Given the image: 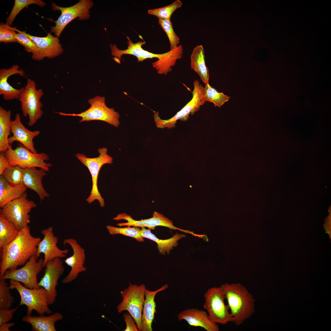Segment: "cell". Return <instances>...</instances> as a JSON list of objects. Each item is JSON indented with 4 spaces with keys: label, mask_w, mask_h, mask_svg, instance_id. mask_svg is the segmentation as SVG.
Instances as JSON below:
<instances>
[{
    "label": "cell",
    "mask_w": 331,
    "mask_h": 331,
    "mask_svg": "<svg viewBox=\"0 0 331 331\" xmlns=\"http://www.w3.org/2000/svg\"><path fill=\"white\" fill-rule=\"evenodd\" d=\"M63 244H67L71 247L73 254L64 261L65 263L71 268L68 274L62 281V283L67 284L76 280L79 274L86 272L87 268L84 266L86 255L84 249L81 247L77 241L73 238L64 239Z\"/></svg>",
    "instance_id": "obj_17"
},
{
    "label": "cell",
    "mask_w": 331,
    "mask_h": 331,
    "mask_svg": "<svg viewBox=\"0 0 331 331\" xmlns=\"http://www.w3.org/2000/svg\"><path fill=\"white\" fill-rule=\"evenodd\" d=\"M183 54V47L181 45H179L164 53L160 58L152 63V66L158 74L166 75L172 71V67L175 65L177 60L182 58Z\"/></svg>",
    "instance_id": "obj_26"
},
{
    "label": "cell",
    "mask_w": 331,
    "mask_h": 331,
    "mask_svg": "<svg viewBox=\"0 0 331 331\" xmlns=\"http://www.w3.org/2000/svg\"><path fill=\"white\" fill-rule=\"evenodd\" d=\"M99 155L97 157H87L83 154L77 153L75 156L88 169L92 177V186L89 196L86 200L91 204L95 200H97L101 207L105 206L104 200L101 196L98 190L97 179L100 170L102 166L106 164H111L113 163V158L107 154L108 150L105 147L99 148L98 150Z\"/></svg>",
    "instance_id": "obj_9"
},
{
    "label": "cell",
    "mask_w": 331,
    "mask_h": 331,
    "mask_svg": "<svg viewBox=\"0 0 331 331\" xmlns=\"http://www.w3.org/2000/svg\"><path fill=\"white\" fill-rule=\"evenodd\" d=\"M40 315L33 316L27 314L23 317L22 321L30 324L33 331H56L55 323L63 317L62 314L59 312L47 316Z\"/></svg>",
    "instance_id": "obj_25"
},
{
    "label": "cell",
    "mask_w": 331,
    "mask_h": 331,
    "mask_svg": "<svg viewBox=\"0 0 331 331\" xmlns=\"http://www.w3.org/2000/svg\"><path fill=\"white\" fill-rule=\"evenodd\" d=\"M6 280L0 279V308L9 309L12 306L14 298Z\"/></svg>",
    "instance_id": "obj_38"
},
{
    "label": "cell",
    "mask_w": 331,
    "mask_h": 331,
    "mask_svg": "<svg viewBox=\"0 0 331 331\" xmlns=\"http://www.w3.org/2000/svg\"><path fill=\"white\" fill-rule=\"evenodd\" d=\"M13 36L17 42L22 45L27 52L33 54L36 52L38 48L36 44L29 38L22 33L15 32Z\"/></svg>",
    "instance_id": "obj_39"
},
{
    "label": "cell",
    "mask_w": 331,
    "mask_h": 331,
    "mask_svg": "<svg viewBox=\"0 0 331 331\" xmlns=\"http://www.w3.org/2000/svg\"><path fill=\"white\" fill-rule=\"evenodd\" d=\"M23 183L16 186L10 184L2 175H0V207L21 197L27 190Z\"/></svg>",
    "instance_id": "obj_28"
},
{
    "label": "cell",
    "mask_w": 331,
    "mask_h": 331,
    "mask_svg": "<svg viewBox=\"0 0 331 331\" xmlns=\"http://www.w3.org/2000/svg\"><path fill=\"white\" fill-rule=\"evenodd\" d=\"M106 229L110 235L121 234L126 236L131 237L135 238L137 241L142 242L144 239L140 234L141 229L138 227L130 226L124 227H119L108 225L106 226Z\"/></svg>",
    "instance_id": "obj_35"
},
{
    "label": "cell",
    "mask_w": 331,
    "mask_h": 331,
    "mask_svg": "<svg viewBox=\"0 0 331 331\" xmlns=\"http://www.w3.org/2000/svg\"><path fill=\"white\" fill-rule=\"evenodd\" d=\"M19 231L14 223L0 214V249L14 240Z\"/></svg>",
    "instance_id": "obj_31"
},
{
    "label": "cell",
    "mask_w": 331,
    "mask_h": 331,
    "mask_svg": "<svg viewBox=\"0 0 331 331\" xmlns=\"http://www.w3.org/2000/svg\"><path fill=\"white\" fill-rule=\"evenodd\" d=\"M183 4L180 0H176L166 6L157 8L150 9L148 10L149 14L155 16L158 19H170L174 11L181 8Z\"/></svg>",
    "instance_id": "obj_33"
},
{
    "label": "cell",
    "mask_w": 331,
    "mask_h": 331,
    "mask_svg": "<svg viewBox=\"0 0 331 331\" xmlns=\"http://www.w3.org/2000/svg\"><path fill=\"white\" fill-rule=\"evenodd\" d=\"M9 159L4 152L0 154V175H2L4 171L10 167Z\"/></svg>",
    "instance_id": "obj_43"
},
{
    "label": "cell",
    "mask_w": 331,
    "mask_h": 331,
    "mask_svg": "<svg viewBox=\"0 0 331 331\" xmlns=\"http://www.w3.org/2000/svg\"><path fill=\"white\" fill-rule=\"evenodd\" d=\"M179 321L185 320L190 325L200 327L207 331H219L217 323L212 321L205 311L196 308L188 309L179 313L177 316Z\"/></svg>",
    "instance_id": "obj_20"
},
{
    "label": "cell",
    "mask_w": 331,
    "mask_h": 331,
    "mask_svg": "<svg viewBox=\"0 0 331 331\" xmlns=\"http://www.w3.org/2000/svg\"><path fill=\"white\" fill-rule=\"evenodd\" d=\"M127 38L128 46L125 50L118 49L115 44L110 45L112 55L119 59H121V56L124 55H130L135 56L137 57L138 62H140L147 59L157 58L158 59L164 55V53H154L143 49L142 46L146 44L144 41H138L134 43L128 36H127Z\"/></svg>",
    "instance_id": "obj_21"
},
{
    "label": "cell",
    "mask_w": 331,
    "mask_h": 331,
    "mask_svg": "<svg viewBox=\"0 0 331 331\" xmlns=\"http://www.w3.org/2000/svg\"><path fill=\"white\" fill-rule=\"evenodd\" d=\"M23 183L27 188L35 192L38 195L41 202L49 196V194L44 188L42 181L46 175L44 170L33 167L23 169Z\"/></svg>",
    "instance_id": "obj_23"
},
{
    "label": "cell",
    "mask_w": 331,
    "mask_h": 331,
    "mask_svg": "<svg viewBox=\"0 0 331 331\" xmlns=\"http://www.w3.org/2000/svg\"><path fill=\"white\" fill-rule=\"evenodd\" d=\"M15 325L14 323L6 322L0 325V331H10V328Z\"/></svg>",
    "instance_id": "obj_44"
},
{
    "label": "cell",
    "mask_w": 331,
    "mask_h": 331,
    "mask_svg": "<svg viewBox=\"0 0 331 331\" xmlns=\"http://www.w3.org/2000/svg\"><path fill=\"white\" fill-rule=\"evenodd\" d=\"M11 112L0 107V152H6L9 148V136L11 132Z\"/></svg>",
    "instance_id": "obj_30"
},
{
    "label": "cell",
    "mask_w": 331,
    "mask_h": 331,
    "mask_svg": "<svg viewBox=\"0 0 331 331\" xmlns=\"http://www.w3.org/2000/svg\"><path fill=\"white\" fill-rule=\"evenodd\" d=\"M43 95V89H37L36 82L28 79L18 100L21 103L23 116H28L29 127L33 126L42 116L44 112L40 99Z\"/></svg>",
    "instance_id": "obj_4"
},
{
    "label": "cell",
    "mask_w": 331,
    "mask_h": 331,
    "mask_svg": "<svg viewBox=\"0 0 331 331\" xmlns=\"http://www.w3.org/2000/svg\"><path fill=\"white\" fill-rule=\"evenodd\" d=\"M116 221L124 219L127 222L125 223H119L117 225L120 226H134L138 227H147L150 230H154L157 226H161L167 227L170 229L179 230L184 233H189L195 236L196 234L192 231L182 230L175 226L172 221L165 217L162 214L154 211L153 217L147 219L136 220L133 219L130 215L126 213L119 214L114 218Z\"/></svg>",
    "instance_id": "obj_16"
},
{
    "label": "cell",
    "mask_w": 331,
    "mask_h": 331,
    "mask_svg": "<svg viewBox=\"0 0 331 331\" xmlns=\"http://www.w3.org/2000/svg\"><path fill=\"white\" fill-rule=\"evenodd\" d=\"M11 290L15 289L19 293L21 300L19 305H25L27 307V314L31 315L33 310L40 315L52 313L48 306V295L45 289L40 287L38 289L26 288L19 282L10 280L9 286Z\"/></svg>",
    "instance_id": "obj_3"
},
{
    "label": "cell",
    "mask_w": 331,
    "mask_h": 331,
    "mask_svg": "<svg viewBox=\"0 0 331 331\" xmlns=\"http://www.w3.org/2000/svg\"><path fill=\"white\" fill-rule=\"evenodd\" d=\"M158 24L166 34L170 43V50L179 45L180 39L175 32L170 19H158Z\"/></svg>",
    "instance_id": "obj_37"
},
{
    "label": "cell",
    "mask_w": 331,
    "mask_h": 331,
    "mask_svg": "<svg viewBox=\"0 0 331 331\" xmlns=\"http://www.w3.org/2000/svg\"><path fill=\"white\" fill-rule=\"evenodd\" d=\"M140 234L143 238H146L155 242L160 253L165 255L166 253L169 254L170 251L178 245V241L185 238L186 235L183 234L176 233L172 238L167 239H160L151 232L150 229L141 228Z\"/></svg>",
    "instance_id": "obj_29"
},
{
    "label": "cell",
    "mask_w": 331,
    "mask_h": 331,
    "mask_svg": "<svg viewBox=\"0 0 331 331\" xmlns=\"http://www.w3.org/2000/svg\"><path fill=\"white\" fill-rule=\"evenodd\" d=\"M224 292L233 321L237 326L242 324L255 311V299L240 283H225L221 286Z\"/></svg>",
    "instance_id": "obj_2"
},
{
    "label": "cell",
    "mask_w": 331,
    "mask_h": 331,
    "mask_svg": "<svg viewBox=\"0 0 331 331\" xmlns=\"http://www.w3.org/2000/svg\"><path fill=\"white\" fill-rule=\"evenodd\" d=\"M41 240L40 238L32 235L28 226L21 230L14 240L0 249V277L7 270L23 266L32 256H35Z\"/></svg>",
    "instance_id": "obj_1"
},
{
    "label": "cell",
    "mask_w": 331,
    "mask_h": 331,
    "mask_svg": "<svg viewBox=\"0 0 331 331\" xmlns=\"http://www.w3.org/2000/svg\"><path fill=\"white\" fill-rule=\"evenodd\" d=\"M146 289L143 284H130L120 292L123 299L116 308L119 313L127 311L135 320L139 331H142V315Z\"/></svg>",
    "instance_id": "obj_6"
},
{
    "label": "cell",
    "mask_w": 331,
    "mask_h": 331,
    "mask_svg": "<svg viewBox=\"0 0 331 331\" xmlns=\"http://www.w3.org/2000/svg\"><path fill=\"white\" fill-rule=\"evenodd\" d=\"M13 29L15 31L26 36L37 46V51L31 56L32 58L35 60L41 61L45 58H53L60 55L63 52V49L59 43L58 38L53 36L51 33H48L45 37H39L27 34L25 31H21L15 28Z\"/></svg>",
    "instance_id": "obj_15"
},
{
    "label": "cell",
    "mask_w": 331,
    "mask_h": 331,
    "mask_svg": "<svg viewBox=\"0 0 331 331\" xmlns=\"http://www.w3.org/2000/svg\"><path fill=\"white\" fill-rule=\"evenodd\" d=\"M36 206L35 202L27 198L26 192L20 197L7 204L0 210V214L14 223L20 230L30 223L29 213Z\"/></svg>",
    "instance_id": "obj_12"
},
{
    "label": "cell",
    "mask_w": 331,
    "mask_h": 331,
    "mask_svg": "<svg viewBox=\"0 0 331 331\" xmlns=\"http://www.w3.org/2000/svg\"><path fill=\"white\" fill-rule=\"evenodd\" d=\"M124 320L126 323V328L124 331H138L135 321L129 312L123 314Z\"/></svg>",
    "instance_id": "obj_42"
},
{
    "label": "cell",
    "mask_w": 331,
    "mask_h": 331,
    "mask_svg": "<svg viewBox=\"0 0 331 331\" xmlns=\"http://www.w3.org/2000/svg\"><path fill=\"white\" fill-rule=\"evenodd\" d=\"M44 267V274L38 282V284L47 291L49 305L54 303L56 300L57 296L56 287L58 280L64 272L65 269L63 261L59 257L48 261Z\"/></svg>",
    "instance_id": "obj_14"
},
{
    "label": "cell",
    "mask_w": 331,
    "mask_h": 331,
    "mask_svg": "<svg viewBox=\"0 0 331 331\" xmlns=\"http://www.w3.org/2000/svg\"><path fill=\"white\" fill-rule=\"evenodd\" d=\"M41 233L44 235V238L38 245L37 252L35 256L38 260L41 253L44 254L43 266L44 267L48 261L56 258H61L66 257L69 250L61 249L58 247V238L55 235L52 226L43 229Z\"/></svg>",
    "instance_id": "obj_18"
},
{
    "label": "cell",
    "mask_w": 331,
    "mask_h": 331,
    "mask_svg": "<svg viewBox=\"0 0 331 331\" xmlns=\"http://www.w3.org/2000/svg\"><path fill=\"white\" fill-rule=\"evenodd\" d=\"M193 85L192 99L173 117L166 120H162L159 117L158 112H155L154 115V121L158 128L170 129L175 127L178 120L186 121L189 115L194 114L199 109L201 106L204 104L205 102L203 97L204 87L197 80L193 82Z\"/></svg>",
    "instance_id": "obj_11"
},
{
    "label": "cell",
    "mask_w": 331,
    "mask_h": 331,
    "mask_svg": "<svg viewBox=\"0 0 331 331\" xmlns=\"http://www.w3.org/2000/svg\"><path fill=\"white\" fill-rule=\"evenodd\" d=\"M169 287V285L165 284L159 289L154 291H150L146 289L145 292V299L142 315V331H152V324L156 312V305L155 297L158 292L164 291Z\"/></svg>",
    "instance_id": "obj_24"
},
{
    "label": "cell",
    "mask_w": 331,
    "mask_h": 331,
    "mask_svg": "<svg viewBox=\"0 0 331 331\" xmlns=\"http://www.w3.org/2000/svg\"><path fill=\"white\" fill-rule=\"evenodd\" d=\"M10 127L13 135L9 138L10 145L15 141H18L31 152L37 153L34 147L33 140L40 134L39 131H32L27 129L22 123L19 113H17L14 120L11 121Z\"/></svg>",
    "instance_id": "obj_19"
},
{
    "label": "cell",
    "mask_w": 331,
    "mask_h": 331,
    "mask_svg": "<svg viewBox=\"0 0 331 331\" xmlns=\"http://www.w3.org/2000/svg\"><path fill=\"white\" fill-rule=\"evenodd\" d=\"M190 66L206 85L209 83V74L205 59V51L202 45H198L193 49L190 55Z\"/></svg>",
    "instance_id": "obj_27"
},
{
    "label": "cell",
    "mask_w": 331,
    "mask_h": 331,
    "mask_svg": "<svg viewBox=\"0 0 331 331\" xmlns=\"http://www.w3.org/2000/svg\"><path fill=\"white\" fill-rule=\"evenodd\" d=\"M51 6L54 11L59 10L61 14L55 22V25L51 27V31L56 37H59L67 25L75 18L81 21L89 19L90 17L89 10L93 6L91 0H81L74 5L69 7H62L51 2Z\"/></svg>",
    "instance_id": "obj_10"
},
{
    "label": "cell",
    "mask_w": 331,
    "mask_h": 331,
    "mask_svg": "<svg viewBox=\"0 0 331 331\" xmlns=\"http://www.w3.org/2000/svg\"><path fill=\"white\" fill-rule=\"evenodd\" d=\"M204 297L205 302L203 307L212 321L223 325L233 322V318L229 312L228 306L224 302L226 297L221 286L209 288Z\"/></svg>",
    "instance_id": "obj_8"
},
{
    "label": "cell",
    "mask_w": 331,
    "mask_h": 331,
    "mask_svg": "<svg viewBox=\"0 0 331 331\" xmlns=\"http://www.w3.org/2000/svg\"><path fill=\"white\" fill-rule=\"evenodd\" d=\"M19 74L23 77L25 72L23 69H20L17 64L13 65L8 69L5 68L0 70V94L2 96L4 100L9 101L18 99L24 87L17 89L12 86L7 82L8 78L12 75Z\"/></svg>",
    "instance_id": "obj_22"
},
{
    "label": "cell",
    "mask_w": 331,
    "mask_h": 331,
    "mask_svg": "<svg viewBox=\"0 0 331 331\" xmlns=\"http://www.w3.org/2000/svg\"><path fill=\"white\" fill-rule=\"evenodd\" d=\"M18 307L11 309L0 308V325L10 321Z\"/></svg>",
    "instance_id": "obj_41"
},
{
    "label": "cell",
    "mask_w": 331,
    "mask_h": 331,
    "mask_svg": "<svg viewBox=\"0 0 331 331\" xmlns=\"http://www.w3.org/2000/svg\"><path fill=\"white\" fill-rule=\"evenodd\" d=\"M35 256H32L21 268L8 270L0 279H10L20 283L26 288L38 289L37 275L42 270L44 259L38 261Z\"/></svg>",
    "instance_id": "obj_13"
},
{
    "label": "cell",
    "mask_w": 331,
    "mask_h": 331,
    "mask_svg": "<svg viewBox=\"0 0 331 331\" xmlns=\"http://www.w3.org/2000/svg\"><path fill=\"white\" fill-rule=\"evenodd\" d=\"M32 4L38 5L41 7H43L46 5L45 2L40 0H15L12 10L6 19V24L9 26L11 25L16 17L20 11L23 8Z\"/></svg>",
    "instance_id": "obj_34"
},
{
    "label": "cell",
    "mask_w": 331,
    "mask_h": 331,
    "mask_svg": "<svg viewBox=\"0 0 331 331\" xmlns=\"http://www.w3.org/2000/svg\"><path fill=\"white\" fill-rule=\"evenodd\" d=\"M203 97L204 101L213 103L215 106L221 107L225 103L229 101L230 97L225 95L222 92H219L217 89L210 85L209 83L205 85Z\"/></svg>",
    "instance_id": "obj_32"
},
{
    "label": "cell",
    "mask_w": 331,
    "mask_h": 331,
    "mask_svg": "<svg viewBox=\"0 0 331 331\" xmlns=\"http://www.w3.org/2000/svg\"><path fill=\"white\" fill-rule=\"evenodd\" d=\"M13 28L1 23L0 25V42L5 43L17 42L13 36Z\"/></svg>",
    "instance_id": "obj_40"
},
{
    "label": "cell",
    "mask_w": 331,
    "mask_h": 331,
    "mask_svg": "<svg viewBox=\"0 0 331 331\" xmlns=\"http://www.w3.org/2000/svg\"><path fill=\"white\" fill-rule=\"evenodd\" d=\"M23 169L18 166H10L6 169L2 175L7 182L13 186L23 183Z\"/></svg>",
    "instance_id": "obj_36"
},
{
    "label": "cell",
    "mask_w": 331,
    "mask_h": 331,
    "mask_svg": "<svg viewBox=\"0 0 331 331\" xmlns=\"http://www.w3.org/2000/svg\"><path fill=\"white\" fill-rule=\"evenodd\" d=\"M4 153L9 159L10 166H17L22 169L39 168L47 172L52 166L51 164L45 162L49 158L47 154L33 153L21 144L14 149L10 145Z\"/></svg>",
    "instance_id": "obj_7"
},
{
    "label": "cell",
    "mask_w": 331,
    "mask_h": 331,
    "mask_svg": "<svg viewBox=\"0 0 331 331\" xmlns=\"http://www.w3.org/2000/svg\"><path fill=\"white\" fill-rule=\"evenodd\" d=\"M88 102L90 107L86 111L78 114H69L55 112L63 116L80 117L82 118L79 122L91 120H101L117 127L120 124V115L113 108H109L105 104L104 97L96 96L89 99Z\"/></svg>",
    "instance_id": "obj_5"
}]
</instances>
